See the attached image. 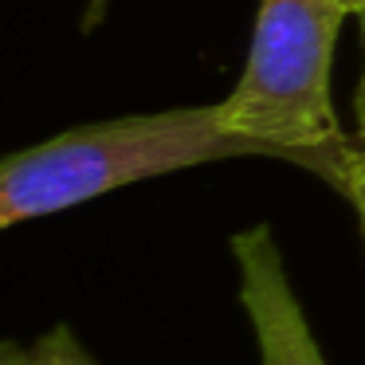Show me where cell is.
Wrapping results in <instances>:
<instances>
[{"mask_svg":"<svg viewBox=\"0 0 365 365\" xmlns=\"http://www.w3.org/2000/svg\"><path fill=\"white\" fill-rule=\"evenodd\" d=\"M232 158H271L310 173L302 153L232 130L224 118V98L205 106H173L75 126L9 153L0 165V228L43 220L114 189Z\"/></svg>","mask_w":365,"mask_h":365,"instance_id":"1","label":"cell"},{"mask_svg":"<svg viewBox=\"0 0 365 365\" xmlns=\"http://www.w3.org/2000/svg\"><path fill=\"white\" fill-rule=\"evenodd\" d=\"M341 16V0H259L244 75L224 98L232 130L302 153L310 173L338 192L354 158V138L330 98Z\"/></svg>","mask_w":365,"mask_h":365,"instance_id":"2","label":"cell"},{"mask_svg":"<svg viewBox=\"0 0 365 365\" xmlns=\"http://www.w3.org/2000/svg\"><path fill=\"white\" fill-rule=\"evenodd\" d=\"M232 259L240 275V307L252 326L259 365H326L275 232L267 224L240 228L232 236Z\"/></svg>","mask_w":365,"mask_h":365,"instance_id":"3","label":"cell"},{"mask_svg":"<svg viewBox=\"0 0 365 365\" xmlns=\"http://www.w3.org/2000/svg\"><path fill=\"white\" fill-rule=\"evenodd\" d=\"M0 365H98V361L87 354L79 334L67 322H59V326H51L48 334H40L36 341H28V346L9 341Z\"/></svg>","mask_w":365,"mask_h":365,"instance_id":"4","label":"cell"},{"mask_svg":"<svg viewBox=\"0 0 365 365\" xmlns=\"http://www.w3.org/2000/svg\"><path fill=\"white\" fill-rule=\"evenodd\" d=\"M354 114H357V134H354V158H349V177L341 197L357 212V224H361V236H365V71H361V83H357Z\"/></svg>","mask_w":365,"mask_h":365,"instance_id":"5","label":"cell"},{"mask_svg":"<svg viewBox=\"0 0 365 365\" xmlns=\"http://www.w3.org/2000/svg\"><path fill=\"white\" fill-rule=\"evenodd\" d=\"M106 9H110V0H87V9H83V32H95L103 24Z\"/></svg>","mask_w":365,"mask_h":365,"instance_id":"6","label":"cell"},{"mask_svg":"<svg viewBox=\"0 0 365 365\" xmlns=\"http://www.w3.org/2000/svg\"><path fill=\"white\" fill-rule=\"evenodd\" d=\"M346 4V12H357V16H365V0H341Z\"/></svg>","mask_w":365,"mask_h":365,"instance_id":"7","label":"cell"}]
</instances>
